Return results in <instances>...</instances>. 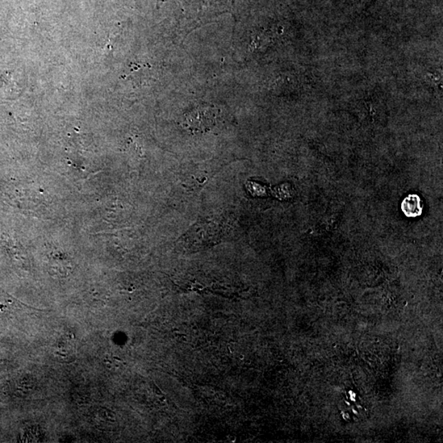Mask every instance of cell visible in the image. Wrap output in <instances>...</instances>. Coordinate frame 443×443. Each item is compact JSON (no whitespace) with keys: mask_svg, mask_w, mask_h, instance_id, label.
<instances>
[{"mask_svg":"<svg viewBox=\"0 0 443 443\" xmlns=\"http://www.w3.org/2000/svg\"><path fill=\"white\" fill-rule=\"evenodd\" d=\"M175 336H176L178 338H181L182 340V338H184V339L187 340L185 334H182V333H175Z\"/></svg>","mask_w":443,"mask_h":443,"instance_id":"cell-3","label":"cell"},{"mask_svg":"<svg viewBox=\"0 0 443 443\" xmlns=\"http://www.w3.org/2000/svg\"><path fill=\"white\" fill-rule=\"evenodd\" d=\"M217 115L213 108H197L186 117L187 128L195 133L204 132L214 126Z\"/></svg>","mask_w":443,"mask_h":443,"instance_id":"cell-1","label":"cell"},{"mask_svg":"<svg viewBox=\"0 0 443 443\" xmlns=\"http://www.w3.org/2000/svg\"><path fill=\"white\" fill-rule=\"evenodd\" d=\"M400 208L408 218H416L423 213V203L419 195L411 194L401 202Z\"/></svg>","mask_w":443,"mask_h":443,"instance_id":"cell-2","label":"cell"}]
</instances>
